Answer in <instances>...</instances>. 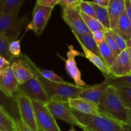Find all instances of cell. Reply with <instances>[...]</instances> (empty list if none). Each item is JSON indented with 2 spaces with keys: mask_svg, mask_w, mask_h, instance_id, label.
Segmentation results:
<instances>
[{
  "mask_svg": "<svg viewBox=\"0 0 131 131\" xmlns=\"http://www.w3.org/2000/svg\"><path fill=\"white\" fill-rule=\"evenodd\" d=\"M98 108L102 116L112 119L122 125H130L127 110L119 98L115 87L110 85L99 102Z\"/></svg>",
  "mask_w": 131,
  "mask_h": 131,
  "instance_id": "6da1fadb",
  "label": "cell"
},
{
  "mask_svg": "<svg viewBox=\"0 0 131 131\" xmlns=\"http://www.w3.org/2000/svg\"><path fill=\"white\" fill-rule=\"evenodd\" d=\"M32 69L46 90L49 101L51 100L54 99L68 102V101L70 99L78 98L81 92L89 86L88 85L86 86L82 87L79 86L76 84H73L72 83H68V82L61 83L51 81L48 79H45L43 77H42L40 74H38L33 69Z\"/></svg>",
  "mask_w": 131,
  "mask_h": 131,
  "instance_id": "7a4b0ae2",
  "label": "cell"
},
{
  "mask_svg": "<svg viewBox=\"0 0 131 131\" xmlns=\"http://www.w3.org/2000/svg\"><path fill=\"white\" fill-rule=\"evenodd\" d=\"M78 120L87 127L85 131H124L123 125L104 116L82 113L72 110Z\"/></svg>",
  "mask_w": 131,
  "mask_h": 131,
  "instance_id": "3957f363",
  "label": "cell"
},
{
  "mask_svg": "<svg viewBox=\"0 0 131 131\" xmlns=\"http://www.w3.org/2000/svg\"><path fill=\"white\" fill-rule=\"evenodd\" d=\"M29 20L28 15L21 17L17 15H5L0 14V35L4 36L9 42L17 40L26 24Z\"/></svg>",
  "mask_w": 131,
  "mask_h": 131,
  "instance_id": "277c9868",
  "label": "cell"
},
{
  "mask_svg": "<svg viewBox=\"0 0 131 131\" xmlns=\"http://www.w3.org/2000/svg\"><path fill=\"white\" fill-rule=\"evenodd\" d=\"M47 107L55 118L63 120L71 126H78L85 131L87 127L80 122L69 107L68 102L59 100H51L46 104Z\"/></svg>",
  "mask_w": 131,
  "mask_h": 131,
  "instance_id": "5b68a950",
  "label": "cell"
},
{
  "mask_svg": "<svg viewBox=\"0 0 131 131\" xmlns=\"http://www.w3.org/2000/svg\"><path fill=\"white\" fill-rule=\"evenodd\" d=\"M15 101L20 114V118L28 127L33 131H38L33 101L20 92L15 94Z\"/></svg>",
  "mask_w": 131,
  "mask_h": 131,
  "instance_id": "8992f818",
  "label": "cell"
},
{
  "mask_svg": "<svg viewBox=\"0 0 131 131\" xmlns=\"http://www.w3.org/2000/svg\"><path fill=\"white\" fill-rule=\"evenodd\" d=\"M33 104L36 121L39 129L43 131H61L46 104L33 101Z\"/></svg>",
  "mask_w": 131,
  "mask_h": 131,
  "instance_id": "52a82bcc",
  "label": "cell"
},
{
  "mask_svg": "<svg viewBox=\"0 0 131 131\" xmlns=\"http://www.w3.org/2000/svg\"><path fill=\"white\" fill-rule=\"evenodd\" d=\"M52 8L35 4L32 14V20L27 26L26 30H32L37 36L42 33L49 19Z\"/></svg>",
  "mask_w": 131,
  "mask_h": 131,
  "instance_id": "ba28073f",
  "label": "cell"
},
{
  "mask_svg": "<svg viewBox=\"0 0 131 131\" xmlns=\"http://www.w3.org/2000/svg\"><path fill=\"white\" fill-rule=\"evenodd\" d=\"M17 91L25 95L32 101H38L45 104L49 102L46 90L36 75L26 83L19 84Z\"/></svg>",
  "mask_w": 131,
  "mask_h": 131,
  "instance_id": "9c48e42d",
  "label": "cell"
},
{
  "mask_svg": "<svg viewBox=\"0 0 131 131\" xmlns=\"http://www.w3.org/2000/svg\"><path fill=\"white\" fill-rule=\"evenodd\" d=\"M62 17L72 29V32L79 35L92 33L81 15L80 7L63 9Z\"/></svg>",
  "mask_w": 131,
  "mask_h": 131,
  "instance_id": "30bf717a",
  "label": "cell"
},
{
  "mask_svg": "<svg viewBox=\"0 0 131 131\" xmlns=\"http://www.w3.org/2000/svg\"><path fill=\"white\" fill-rule=\"evenodd\" d=\"M58 55L61 59L65 61V69L67 70V72L68 73L70 78L74 81L75 84L79 86H86V84L85 82L81 78V73L80 70L78 67L75 61V57L78 56H82L85 57L84 53H81L79 51H77L74 49V46L72 45H70L69 46V51L67 53V59H64L60 55Z\"/></svg>",
  "mask_w": 131,
  "mask_h": 131,
  "instance_id": "8fae6325",
  "label": "cell"
},
{
  "mask_svg": "<svg viewBox=\"0 0 131 131\" xmlns=\"http://www.w3.org/2000/svg\"><path fill=\"white\" fill-rule=\"evenodd\" d=\"M110 69L111 75L116 78L131 75V58L129 48L122 51Z\"/></svg>",
  "mask_w": 131,
  "mask_h": 131,
  "instance_id": "7c38bea8",
  "label": "cell"
},
{
  "mask_svg": "<svg viewBox=\"0 0 131 131\" xmlns=\"http://www.w3.org/2000/svg\"><path fill=\"white\" fill-rule=\"evenodd\" d=\"M19 86L12 65L0 70V90L3 94L8 97H14L17 92Z\"/></svg>",
  "mask_w": 131,
  "mask_h": 131,
  "instance_id": "4fadbf2b",
  "label": "cell"
},
{
  "mask_svg": "<svg viewBox=\"0 0 131 131\" xmlns=\"http://www.w3.org/2000/svg\"><path fill=\"white\" fill-rule=\"evenodd\" d=\"M12 61V68L19 84H24L35 77L30 65L22 55L19 58L15 57Z\"/></svg>",
  "mask_w": 131,
  "mask_h": 131,
  "instance_id": "5bb4252c",
  "label": "cell"
},
{
  "mask_svg": "<svg viewBox=\"0 0 131 131\" xmlns=\"http://www.w3.org/2000/svg\"><path fill=\"white\" fill-rule=\"evenodd\" d=\"M68 104L69 107L74 111L87 115L102 116L96 104L84 99L80 97L70 99L68 101Z\"/></svg>",
  "mask_w": 131,
  "mask_h": 131,
  "instance_id": "9a60e30c",
  "label": "cell"
},
{
  "mask_svg": "<svg viewBox=\"0 0 131 131\" xmlns=\"http://www.w3.org/2000/svg\"><path fill=\"white\" fill-rule=\"evenodd\" d=\"M110 86V84L106 80L99 84H95L93 86H88L84 90L81 92L79 97L94 102L98 106V104L101 101V98Z\"/></svg>",
  "mask_w": 131,
  "mask_h": 131,
  "instance_id": "2e32d148",
  "label": "cell"
},
{
  "mask_svg": "<svg viewBox=\"0 0 131 131\" xmlns=\"http://www.w3.org/2000/svg\"><path fill=\"white\" fill-rule=\"evenodd\" d=\"M125 10V0H110L107 11L111 30H114Z\"/></svg>",
  "mask_w": 131,
  "mask_h": 131,
  "instance_id": "e0dca14e",
  "label": "cell"
},
{
  "mask_svg": "<svg viewBox=\"0 0 131 131\" xmlns=\"http://www.w3.org/2000/svg\"><path fill=\"white\" fill-rule=\"evenodd\" d=\"M80 43L81 46V48L82 49H83L86 58L88 59L90 62H92L93 65H95V66L102 72V73L103 74V75H104V77L110 76V75H111L110 68H109V67L106 65V63L103 61V60H102L101 58L99 57V56H97V55H96L95 54L93 53V52H91L90 51H89V50L87 48H86L82 43Z\"/></svg>",
  "mask_w": 131,
  "mask_h": 131,
  "instance_id": "ac0fdd59",
  "label": "cell"
},
{
  "mask_svg": "<svg viewBox=\"0 0 131 131\" xmlns=\"http://www.w3.org/2000/svg\"><path fill=\"white\" fill-rule=\"evenodd\" d=\"M114 31L122 37L125 41L131 40V21L125 12L120 17Z\"/></svg>",
  "mask_w": 131,
  "mask_h": 131,
  "instance_id": "d6986e66",
  "label": "cell"
},
{
  "mask_svg": "<svg viewBox=\"0 0 131 131\" xmlns=\"http://www.w3.org/2000/svg\"><path fill=\"white\" fill-rule=\"evenodd\" d=\"M24 0H1L0 14L5 15H18Z\"/></svg>",
  "mask_w": 131,
  "mask_h": 131,
  "instance_id": "ffe728a7",
  "label": "cell"
},
{
  "mask_svg": "<svg viewBox=\"0 0 131 131\" xmlns=\"http://www.w3.org/2000/svg\"><path fill=\"white\" fill-rule=\"evenodd\" d=\"M0 131H19L17 120L12 117L2 105L0 106Z\"/></svg>",
  "mask_w": 131,
  "mask_h": 131,
  "instance_id": "44dd1931",
  "label": "cell"
},
{
  "mask_svg": "<svg viewBox=\"0 0 131 131\" xmlns=\"http://www.w3.org/2000/svg\"><path fill=\"white\" fill-rule=\"evenodd\" d=\"M72 33L79 43H82L89 51H90L91 52L95 54L99 57L102 58L99 46L97 45V42L95 40L92 33L86 35H79L78 34V33H74V32H72Z\"/></svg>",
  "mask_w": 131,
  "mask_h": 131,
  "instance_id": "7402d4cb",
  "label": "cell"
},
{
  "mask_svg": "<svg viewBox=\"0 0 131 131\" xmlns=\"http://www.w3.org/2000/svg\"><path fill=\"white\" fill-rule=\"evenodd\" d=\"M98 46L101 52L102 59L109 67V68H110L116 60V56L110 46L106 43L105 40L101 44L98 45Z\"/></svg>",
  "mask_w": 131,
  "mask_h": 131,
  "instance_id": "603a6c76",
  "label": "cell"
},
{
  "mask_svg": "<svg viewBox=\"0 0 131 131\" xmlns=\"http://www.w3.org/2000/svg\"><path fill=\"white\" fill-rule=\"evenodd\" d=\"M90 3L93 6L95 10L96 15L99 21L107 29H111V26H110V21L109 19L108 11L107 8L101 7V6H97L95 4L92 3L89 1Z\"/></svg>",
  "mask_w": 131,
  "mask_h": 131,
  "instance_id": "cb8c5ba5",
  "label": "cell"
},
{
  "mask_svg": "<svg viewBox=\"0 0 131 131\" xmlns=\"http://www.w3.org/2000/svg\"><path fill=\"white\" fill-rule=\"evenodd\" d=\"M81 15L82 17H83V20H84V23H85L86 25L88 27L89 30L90 31L91 33H93L97 31H106L107 30L101 23L98 20V19H95V18L89 16V15H86V14H84L81 11Z\"/></svg>",
  "mask_w": 131,
  "mask_h": 131,
  "instance_id": "d4e9b609",
  "label": "cell"
},
{
  "mask_svg": "<svg viewBox=\"0 0 131 131\" xmlns=\"http://www.w3.org/2000/svg\"><path fill=\"white\" fill-rule=\"evenodd\" d=\"M115 88L124 107L127 110L131 109V87L118 86Z\"/></svg>",
  "mask_w": 131,
  "mask_h": 131,
  "instance_id": "484cf974",
  "label": "cell"
},
{
  "mask_svg": "<svg viewBox=\"0 0 131 131\" xmlns=\"http://www.w3.org/2000/svg\"><path fill=\"white\" fill-rule=\"evenodd\" d=\"M105 80L113 86L131 87V75L120 78H116L112 75H110V76L105 77Z\"/></svg>",
  "mask_w": 131,
  "mask_h": 131,
  "instance_id": "4316f807",
  "label": "cell"
},
{
  "mask_svg": "<svg viewBox=\"0 0 131 131\" xmlns=\"http://www.w3.org/2000/svg\"><path fill=\"white\" fill-rule=\"evenodd\" d=\"M9 44V41L4 36L0 35V56L4 58L10 62L15 57L10 53Z\"/></svg>",
  "mask_w": 131,
  "mask_h": 131,
  "instance_id": "83f0119b",
  "label": "cell"
},
{
  "mask_svg": "<svg viewBox=\"0 0 131 131\" xmlns=\"http://www.w3.org/2000/svg\"><path fill=\"white\" fill-rule=\"evenodd\" d=\"M105 41L106 42V43L110 46V47H111V49L113 51L114 54L116 56V57H117L120 53H121L122 51H120V49H119V47H118L117 44L115 42V40L113 38V37L111 36V33L110 32V29H107L106 32H105Z\"/></svg>",
  "mask_w": 131,
  "mask_h": 131,
  "instance_id": "f1b7e54d",
  "label": "cell"
},
{
  "mask_svg": "<svg viewBox=\"0 0 131 131\" xmlns=\"http://www.w3.org/2000/svg\"><path fill=\"white\" fill-rule=\"evenodd\" d=\"M79 7H80V10L82 12L89 15V16L92 17L97 19L95 10L93 6L90 3L89 1H81Z\"/></svg>",
  "mask_w": 131,
  "mask_h": 131,
  "instance_id": "f546056e",
  "label": "cell"
},
{
  "mask_svg": "<svg viewBox=\"0 0 131 131\" xmlns=\"http://www.w3.org/2000/svg\"><path fill=\"white\" fill-rule=\"evenodd\" d=\"M20 40L13 41L10 42L9 44V50L10 53L15 58L20 57L22 55L20 51Z\"/></svg>",
  "mask_w": 131,
  "mask_h": 131,
  "instance_id": "4dcf8cb0",
  "label": "cell"
},
{
  "mask_svg": "<svg viewBox=\"0 0 131 131\" xmlns=\"http://www.w3.org/2000/svg\"><path fill=\"white\" fill-rule=\"evenodd\" d=\"M110 32L111 33V36L113 37V38L115 40V42L117 44L118 47H119V49H120V51H123L125 49H127V46L126 41L122 37H120L118 34H117L116 33H115L114 31L110 29Z\"/></svg>",
  "mask_w": 131,
  "mask_h": 131,
  "instance_id": "1f68e13d",
  "label": "cell"
},
{
  "mask_svg": "<svg viewBox=\"0 0 131 131\" xmlns=\"http://www.w3.org/2000/svg\"><path fill=\"white\" fill-rule=\"evenodd\" d=\"M81 1L79 0H60L58 5L64 8H73L79 7Z\"/></svg>",
  "mask_w": 131,
  "mask_h": 131,
  "instance_id": "d6a6232c",
  "label": "cell"
},
{
  "mask_svg": "<svg viewBox=\"0 0 131 131\" xmlns=\"http://www.w3.org/2000/svg\"><path fill=\"white\" fill-rule=\"evenodd\" d=\"M60 0H38L36 3L46 7L52 8H53L57 4L59 3Z\"/></svg>",
  "mask_w": 131,
  "mask_h": 131,
  "instance_id": "836d02e7",
  "label": "cell"
},
{
  "mask_svg": "<svg viewBox=\"0 0 131 131\" xmlns=\"http://www.w3.org/2000/svg\"><path fill=\"white\" fill-rule=\"evenodd\" d=\"M105 32L104 31H97L92 33L95 40L97 42V45L101 44L105 40Z\"/></svg>",
  "mask_w": 131,
  "mask_h": 131,
  "instance_id": "e575fe53",
  "label": "cell"
},
{
  "mask_svg": "<svg viewBox=\"0 0 131 131\" xmlns=\"http://www.w3.org/2000/svg\"><path fill=\"white\" fill-rule=\"evenodd\" d=\"M17 123L18 130L19 131H33L20 120V118L17 120Z\"/></svg>",
  "mask_w": 131,
  "mask_h": 131,
  "instance_id": "d590c367",
  "label": "cell"
},
{
  "mask_svg": "<svg viewBox=\"0 0 131 131\" xmlns=\"http://www.w3.org/2000/svg\"><path fill=\"white\" fill-rule=\"evenodd\" d=\"M110 0H94V1H90L92 3L97 5V6H101L104 8H108L109 4H110Z\"/></svg>",
  "mask_w": 131,
  "mask_h": 131,
  "instance_id": "8d00e7d4",
  "label": "cell"
},
{
  "mask_svg": "<svg viewBox=\"0 0 131 131\" xmlns=\"http://www.w3.org/2000/svg\"><path fill=\"white\" fill-rule=\"evenodd\" d=\"M12 65L11 62L8 61L4 58L0 56V70H3V69H6Z\"/></svg>",
  "mask_w": 131,
  "mask_h": 131,
  "instance_id": "74e56055",
  "label": "cell"
},
{
  "mask_svg": "<svg viewBox=\"0 0 131 131\" xmlns=\"http://www.w3.org/2000/svg\"><path fill=\"white\" fill-rule=\"evenodd\" d=\"M125 12L131 21V1L130 0H125Z\"/></svg>",
  "mask_w": 131,
  "mask_h": 131,
  "instance_id": "f35d334b",
  "label": "cell"
},
{
  "mask_svg": "<svg viewBox=\"0 0 131 131\" xmlns=\"http://www.w3.org/2000/svg\"><path fill=\"white\" fill-rule=\"evenodd\" d=\"M123 129H124V131H131V125H123Z\"/></svg>",
  "mask_w": 131,
  "mask_h": 131,
  "instance_id": "ab89813d",
  "label": "cell"
},
{
  "mask_svg": "<svg viewBox=\"0 0 131 131\" xmlns=\"http://www.w3.org/2000/svg\"><path fill=\"white\" fill-rule=\"evenodd\" d=\"M127 114H128V117H129V122H130V125H131V109H129V110H127Z\"/></svg>",
  "mask_w": 131,
  "mask_h": 131,
  "instance_id": "60d3db41",
  "label": "cell"
},
{
  "mask_svg": "<svg viewBox=\"0 0 131 131\" xmlns=\"http://www.w3.org/2000/svg\"><path fill=\"white\" fill-rule=\"evenodd\" d=\"M69 131H76L75 130V129H74V126H71V128H70V129H69Z\"/></svg>",
  "mask_w": 131,
  "mask_h": 131,
  "instance_id": "b9f144b4",
  "label": "cell"
},
{
  "mask_svg": "<svg viewBox=\"0 0 131 131\" xmlns=\"http://www.w3.org/2000/svg\"><path fill=\"white\" fill-rule=\"evenodd\" d=\"M129 52H130V58H131V47H129Z\"/></svg>",
  "mask_w": 131,
  "mask_h": 131,
  "instance_id": "7bdbcfd3",
  "label": "cell"
},
{
  "mask_svg": "<svg viewBox=\"0 0 131 131\" xmlns=\"http://www.w3.org/2000/svg\"><path fill=\"white\" fill-rule=\"evenodd\" d=\"M38 131H43V130H42V129H38Z\"/></svg>",
  "mask_w": 131,
  "mask_h": 131,
  "instance_id": "ee69618b",
  "label": "cell"
},
{
  "mask_svg": "<svg viewBox=\"0 0 131 131\" xmlns=\"http://www.w3.org/2000/svg\"><path fill=\"white\" fill-rule=\"evenodd\" d=\"M130 1H131V0H130Z\"/></svg>",
  "mask_w": 131,
  "mask_h": 131,
  "instance_id": "f6af8a7d",
  "label": "cell"
}]
</instances>
